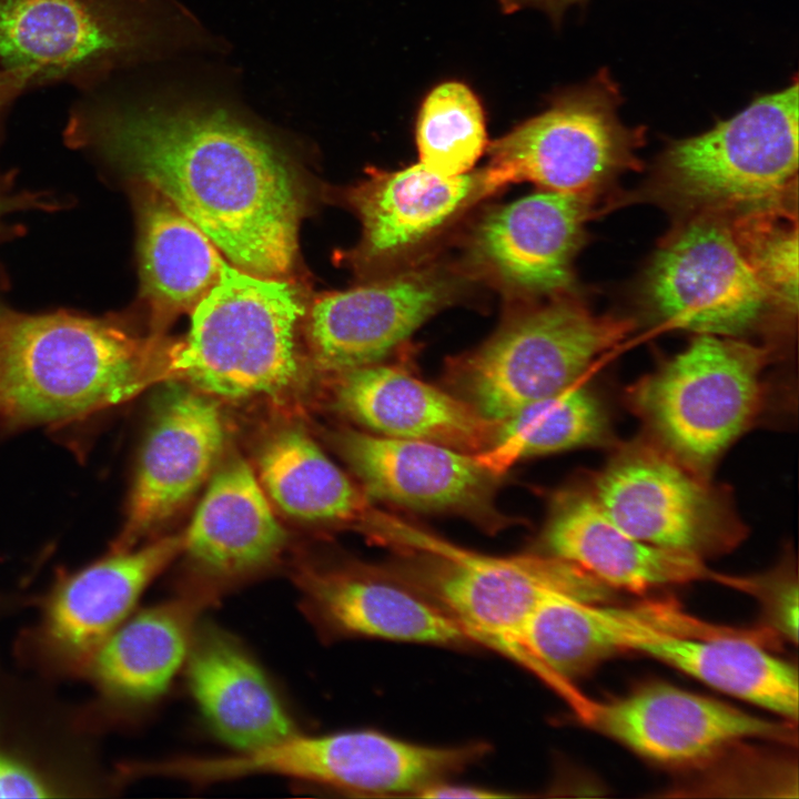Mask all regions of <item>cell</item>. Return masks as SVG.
Here are the masks:
<instances>
[{
  "label": "cell",
  "instance_id": "1",
  "mask_svg": "<svg viewBox=\"0 0 799 799\" xmlns=\"http://www.w3.org/2000/svg\"><path fill=\"white\" fill-rule=\"evenodd\" d=\"M83 131L109 160L170 200L250 274L285 279L303 193L290 160L227 107L196 100L93 107Z\"/></svg>",
  "mask_w": 799,
  "mask_h": 799
},
{
  "label": "cell",
  "instance_id": "2",
  "mask_svg": "<svg viewBox=\"0 0 799 799\" xmlns=\"http://www.w3.org/2000/svg\"><path fill=\"white\" fill-rule=\"evenodd\" d=\"M160 341L69 313L0 320V422L55 424L133 396L160 376Z\"/></svg>",
  "mask_w": 799,
  "mask_h": 799
},
{
  "label": "cell",
  "instance_id": "3",
  "mask_svg": "<svg viewBox=\"0 0 799 799\" xmlns=\"http://www.w3.org/2000/svg\"><path fill=\"white\" fill-rule=\"evenodd\" d=\"M205 38L174 0H0V70L28 87L94 80Z\"/></svg>",
  "mask_w": 799,
  "mask_h": 799
},
{
  "label": "cell",
  "instance_id": "4",
  "mask_svg": "<svg viewBox=\"0 0 799 799\" xmlns=\"http://www.w3.org/2000/svg\"><path fill=\"white\" fill-rule=\"evenodd\" d=\"M305 313L285 279L227 265L190 313L185 336L168 350L161 345L160 376L214 398L277 396L300 377L297 328Z\"/></svg>",
  "mask_w": 799,
  "mask_h": 799
},
{
  "label": "cell",
  "instance_id": "5",
  "mask_svg": "<svg viewBox=\"0 0 799 799\" xmlns=\"http://www.w3.org/2000/svg\"><path fill=\"white\" fill-rule=\"evenodd\" d=\"M798 81L730 119L672 141L656 175L661 196L692 214L730 219L790 212L797 193Z\"/></svg>",
  "mask_w": 799,
  "mask_h": 799
},
{
  "label": "cell",
  "instance_id": "6",
  "mask_svg": "<svg viewBox=\"0 0 799 799\" xmlns=\"http://www.w3.org/2000/svg\"><path fill=\"white\" fill-rule=\"evenodd\" d=\"M768 356L739 338L699 334L630 388V406L657 446L707 476L761 412Z\"/></svg>",
  "mask_w": 799,
  "mask_h": 799
},
{
  "label": "cell",
  "instance_id": "7",
  "mask_svg": "<svg viewBox=\"0 0 799 799\" xmlns=\"http://www.w3.org/2000/svg\"><path fill=\"white\" fill-rule=\"evenodd\" d=\"M629 328L627 321L554 296L517 312L479 347L452 360L447 385L481 416L500 423L578 382Z\"/></svg>",
  "mask_w": 799,
  "mask_h": 799
},
{
  "label": "cell",
  "instance_id": "8",
  "mask_svg": "<svg viewBox=\"0 0 799 799\" xmlns=\"http://www.w3.org/2000/svg\"><path fill=\"white\" fill-rule=\"evenodd\" d=\"M381 540L426 555L425 585L463 629L534 671L523 643L525 624L549 591L564 589L588 601L605 586L581 568L545 556L494 557L463 549L391 514L377 525Z\"/></svg>",
  "mask_w": 799,
  "mask_h": 799
},
{
  "label": "cell",
  "instance_id": "9",
  "mask_svg": "<svg viewBox=\"0 0 799 799\" xmlns=\"http://www.w3.org/2000/svg\"><path fill=\"white\" fill-rule=\"evenodd\" d=\"M623 97L607 70L557 91L548 108L487 146L492 189L529 181L546 191L591 196L638 166L641 128L618 117Z\"/></svg>",
  "mask_w": 799,
  "mask_h": 799
},
{
  "label": "cell",
  "instance_id": "10",
  "mask_svg": "<svg viewBox=\"0 0 799 799\" xmlns=\"http://www.w3.org/2000/svg\"><path fill=\"white\" fill-rule=\"evenodd\" d=\"M461 747L413 744L375 730L292 735L269 746L222 757H180L176 776L194 783L275 775L353 795L416 796L459 771Z\"/></svg>",
  "mask_w": 799,
  "mask_h": 799
},
{
  "label": "cell",
  "instance_id": "11",
  "mask_svg": "<svg viewBox=\"0 0 799 799\" xmlns=\"http://www.w3.org/2000/svg\"><path fill=\"white\" fill-rule=\"evenodd\" d=\"M183 533L143 546L110 550L72 572H60L36 596L33 623L20 630L14 657L31 675L79 680L92 655L131 615L148 586L182 554Z\"/></svg>",
  "mask_w": 799,
  "mask_h": 799
},
{
  "label": "cell",
  "instance_id": "12",
  "mask_svg": "<svg viewBox=\"0 0 799 799\" xmlns=\"http://www.w3.org/2000/svg\"><path fill=\"white\" fill-rule=\"evenodd\" d=\"M0 658V798H100L121 789L83 704Z\"/></svg>",
  "mask_w": 799,
  "mask_h": 799
},
{
  "label": "cell",
  "instance_id": "13",
  "mask_svg": "<svg viewBox=\"0 0 799 799\" xmlns=\"http://www.w3.org/2000/svg\"><path fill=\"white\" fill-rule=\"evenodd\" d=\"M644 293L672 328L739 338L775 304L736 233L732 219L692 214L653 257Z\"/></svg>",
  "mask_w": 799,
  "mask_h": 799
},
{
  "label": "cell",
  "instance_id": "14",
  "mask_svg": "<svg viewBox=\"0 0 799 799\" xmlns=\"http://www.w3.org/2000/svg\"><path fill=\"white\" fill-rule=\"evenodd\" d=\"M589 490L619 527L661 548L704 559L736 548L746 535L728 495L656 444L620 449Z\"/></svg>",
  "mask_w": 799,
  "mask_h": 799
},
{
  "label": "cell",
  "instance_id": "15",
  "mask_svg": "<svg viewBox=\"0 0 799 799\" xmlns=\"http://www.w3.org/2000/svg\"><path fill=\"white\" fill-rule=\"evenodd\" d=\"M327 439L368 498L418 512L458 515L489 532L509 523L495 502L499 476L482 467L474 454L351 427L328 432Z\"/></svg>",
  "mask_w": 799,
  "mask_h": 799
},
{
  "label": "cell",
  "instance_id": "16",
  "mask_svg": "<svg viewBox=\"0 0 799 799\" xmlns=\"http://www.w3.org/2000/svg\"><path fill=\"white\" fill-rule=\"evenodd\" d=\"M127 515L110 550L133 548L179 513L223 456L224 419L216 398L172 381L155 398Z\"/></svg>",
  "mask_w": 799,
  "mask_h": 799
},
{
  "label": "cell",
  "instance_id": "17",
  "mask_svg": "<svg viewBox=\"0 0 799 799\" xmlns=\"http://www.w3.org/2000/svg\"><path fill=\"white\" fill-rule=\"evenodd\" d=\"M215 600L185 586L181 595L130 615L101 644L79 679L92 689L82 704L100 735L133 724L164 694L188 658L198 617Z\"/></svg>",
  "mask_w": 799,
  "mask_h": 799
},
{
  "label": "cell",
  "instance_id": "18",
  "mask_svg": "<svg viewBox=\"0 0 799 799\" xmlns=\"http://www.w3.org/2000/svg\"><path fill=\"white\" fill-rule=\"evenodd\" d=\"M459 286L447 272L418 269L321 295L305 313L312 363L333 375L378 363L453 302Z\"/></svg>",
  "mask_w": 799,
  "mask_h": 799
},
{
  "label": "cell",
  "instance_id": "19",
  "mask_svg": "<svg viewBox=\"0 0 799 799\" xmlns=\"http://www.w3.org/2000/svg\"><path fill=\"white\" fill-rule=\"evenodd\" d=\"M590 198L543 190L500 205L471 232V271L518 297H554L573 279Z\"/></svg>",
  "mask_w": 799,
  "mask_h": 799
},
{
  "label": "cell",
  "instance_id": "20",
  "mask_svg": "<svg viewBox=\"0 0 799 799\" xmlns=\"http://www.w3.org/2000/svg\"><path fill=\"white\" fill-rule=\"evenodd\" d=\"M584 719L649 760L666 765L708 758L738 740L791 741V726L668 684L647 685L606 702L589 701Z\"/></svg>",
  "mask_w": 799,
  "mask_h": 799
},
{
  "label": "cell",
  "instance_id": "21",
  "mask_svg": "<svg viewBox=\"0 0 799 799\" xmlns=\"http://www.w3.org/2000/svg\"><path fill=\"white\" fill-rule=\"evenodd\" d=\"M678 611L618 608L620 650H634L787 719L798 718V671L740 631L692 635Z\"/></svg>",
  "mask_w": 799,
  "mask_h": 799
},
{
  "label": "cell",
  "instance_id": "22",
  "mask_svg": "<svg viewBox=\"0 0 799 799\" xmlns=\"http://www.w3.org/2000/svg\"><path fill=\"white\" fill-rule=\"evenodd\" d=\"M287 545L256 474L237 453L221 458L183 533L193 568L190 586L220 597L224 589L274 565Z\"/></svg>",
  "mask_w": 799,
  "mask_h": 799
},
{
  "label": "cell",
  "instance_id": "23",
  "mask_svg": "<svg viewBox=\"0 0 799 799\" xmlns=\"http://www.w3.org/2000/svg\"><path fill=\"white\" fill-rule=\"evenodd\" d=\"M493 193L485 169L457 176L438 175L421 163L394 172L372 170L345 195L362 223L352 260L362 270L396 262Z\"/></svg>",
  "mask_w": 799,
  "mask_h": 799
},
{
  "label": "cell",
  "instance_id": "24",
  "mask_svg": "<svg viewBox=\"0 0 799 799\" xmlns=\"http://www.w3.org/2000/svg\"><path fill=\"white\" fill-rule=\"evenodd\" d=\"M546 555L573 564L605 585L629 591L734 577L716 574L702 558L643 542L619 527L589 489L569 487L550 499L540 534Z\"/></svg>",
  "mask_w": 799,
  "mask_h": 799
},
{
  "label": "cell",
  "instance_id": "25",
  "mask_svg": "<svg viewBox=\"0 0 799 799\" xmlns=\"http://www.w3.org/2000/svg\"><path fill=\"white\" fill-rule=\"evenodd\" d=\"M292 577L303 613L327 636L434 645L468 639L437 605L361 568L302 563Z\"/></svg>",
  "mask_w": 799,
  "mask_h": 799
},
{
  "label": "cell",
  "instance_id": "26",
  "mask_svg": "<svg viewBox=\"0 0 799 799\" xmlns=\"http://www.w3.org/2000/svg\"><path fill=\"white\" fill-rule=\"evenodd\" d=\"M332 403L347 419L381 436L442 444L475 454L499 422L401 368L378 363L334 375Z\"/></svg>",
  "mask_w": 799,
  "mask_h": 799
},
{
  "label": "cell",
  "instance_id": "27",
  "mask_svg": "<svg viewBox=\"0 0 799 799\" xmlns=\"http://www.w3.org/2000/svg\"><path fill=\"white\" fill-rule=\"evenodd\" d=\"M186 661L189 687L203 718L237 752L296 731L260 666L227 633L214 626L196 629Z\"/></svg>",
  "mask_w": 799,
  "mask_h": 799
},
{
  "label": "cell",
  "instance_id": "28",
  "mask_svg": "<svg viewBox=\"0 0 799 799\" xmlns=\"http://www.w3.org/2000/svg\"><path fill=\"white\" fill-rule=\"evenodd\" d=\"M135 206L141 294L151 312V337L160 340L176 317L191 313L219 283L229 264L158 190L139 182Z\"/></svg>",
  "mask_w": 799,
  "mask_h": 799
},
{
  "label": "cell",
  "instance_id": "29",
  "mask_svg": "<svg viewBox=\"0 0 799 799\" xmlns=\"http://www.w3.org/2000/svg\"><path fill=\"white\" fill-rule=\"evenodd\" d=\"M255 474L270 503L296 520L356 529L372 506L362 488L296 427L280 428L264 441Z\"/></svg>",
  "mask_w": 799,
  "mask_h": 799
},
{
  "label": "cell",
  "instance_id": "30",
  "mask_svg": "<svg viewBox=\"0 0 799 799\" xmlns=\"http://www.w3.org/2000/svg\"><path fill=\"white\" fill-rule=\"evenodd\" d=\"M610 441L605 407L578 381L500 422L492 443L474 457L482 467L500 477L523 458Z\"/></svg>",
  "mask_w": 799,
  "mask_h": 799
},
{
  "label": "cell",
  "instance_id": "31",
  "mask_svg": "<svg viewBox=\"0 0 799 799\" xmlns=\"http://www.w3.org/2000/svg\"><path fill=\"white\" fill-rule=\"evenodd\" d=\"M523 643L534 672L568 695L578 711L586 700L575 698L567 680L620 651L605 607L564 589L549 591L536 605Z\"/></svg>",
  "mask_w": 799,
  "mask_h": 799
},
{
  "label": "cell",
  "instance_id": "32",
  "mask_svg": "<svg viewBox=\"0 0 799 799\" xmlns=\"http://www.w3.org/2000/svg\"><path fill=\"white\" fill-rule=\"evenodd\" d=\"M415 133L421 164L442 176L468 173L488 146L483 105L459 81L443 82L428 92Z\"/></svg>",
  "mask_w": 799,
  "mask_h": 799
},
{
  "label": "cell",
  "instance_id": "33",
  "mask_svg": "<svg viewBox=\"0 0 799 799\" xmlns=\"http://www.w3.org/2000/svg\"><path fill=\"white\" fill-rule=\"evenodd\" d=\"M790 212L732 219L745 253L775 306L796 314L798 309V231Z\"/></svg>",
  "mask_w": 799,
  "mask_h": 799
},
{
  "label": "cell",
  "instance_id": "34",
  "mask_svg": "<svg viewBox=\"0 0 799 799\" xmlns=\"http://www.w3.org/2000/svg\"><path fill=\"white\" fill-rule=\"evenodd\" d=\"M767 590L756 585L755 580L747 578L745 590L756 594L769 595L765 601L769 607L771 620L779 630L791 640H797L798 634V587L789 577L769 580Z\"/></svg>",
  "mask_w": 799,
  "mask_h": 799
},
{
  "label": "cell",
  "instance_id": "35",
  "mask_svg": "<svg viewBox=\"0 0 799 799\" xmlns=\"http://www.w3.org/2000/svg\"><path fill=\"white\" fill-rule=\"evenodd\" d=\"M504 792H497L473 786L448 785L444 782L433 783L421 790L416 797L422 798H503L513 797Z\"/></svg>",
  "mask_w": 799,
  "mask_h": 799
},
{
  "label": "cell",
  "instance_id": "36",
  "mask_svg": "<svg viewBox=\"0 0 799 799\" xmlns=\"http://www.w3.org/2000/svg\"><path fill=\"white\" fill-rule=\"evenodd\" d=\"M505 13H514L523 9H539L558 24L566 9L574 4H585L588 0H497Z\"/></svg>",
  "mask_w": 799,
  "mask_h": 799
},
{
  "label": "cell",
  "instance_id": "37",
  "mask_svg": "<svg viewBox=\"0 0 799 799\" xmlns=\"http://www.w3.org/2000/svg\"><path fill=\"white\" fill-rule=\"evenodd\" d=\"M27 87L21 75L0 70V111Z\"/></svg>",
  "mask_w": 799,
  "mask_h": 799
},
{
  "label": "cell",
  "instance_id": "38",
  "mask_svg": "<svg viewBox=\"0 0 799 799\" xmlns=\"http://www.w3.org/2000/svg\"><path fill=\"white\" fill-rule=\"evenodd\" d=\"M24 604L23 595L0 594V617L21 609Z\"/></svg>",
  "mask_w": 799,
  "mask_h": 799
}]
</instances>
